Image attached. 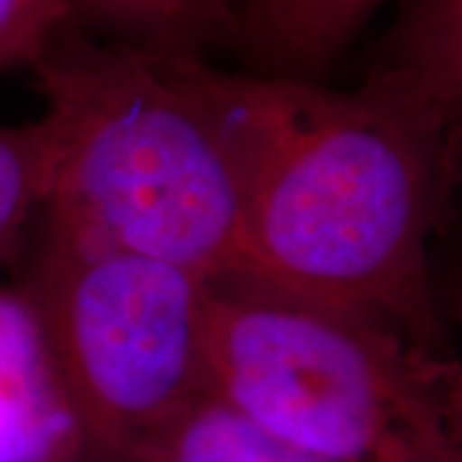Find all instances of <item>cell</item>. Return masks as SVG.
Listing matches in <instances>:
<instances>
[{"label":"cell","mask_w":462,"mask_h":462,"mask_svg":"<svg viewBox=\"0 0 462 462\" xmlns=\"http://www.w3.org/2000/svg\"><path fill=\"white\" fill-rule=\"evenodd\" d=\"M80 32L134 50L208 60L231 47L234 0H67Z\"/></svg>","instance_id":"obj_7"},{"label":"cell","mask_w":462,"mask_h":462,"mask_svg":"<svg viewBox=\"0 0 462 462\" xmlns=\"http://www.w3.org/2000/svg\"><path fill=\"white\" fill-rule=\"evenodd\" d=\"M216 85L245 190L229 282L373 316L449 352L430 264L455 185L442 114L380 67L346 90L218 67Z\"/></svg>","instance_id":"obj_1"},{"label":"cell","mask_w":462,"mask_h":462,"mask_svg":"<svg viewBox=\"0 0 462 462\" xmlns=\"http://www.w3.org/2000/svg\"><path fill=\"white\" fill-rule=\"evenodd\" d=\"M455 324L460 334V349L452 352V383H449V434H452V462H462V288L455 300Z\"/></svg>","instance_id":"obj_12"},{"label":"cell","mask_w":462,"mask_h":462,"mask_svg":"<svg viewBox=\"0 0 462 462\" xmlns=\"http://www.w3.org/2000/svg\"><path fill=\"white\" fill-rule=\"evenodd\" d=\"M449 162H452V180L462 182V129L449 132Z\"/></svg>","instance_id":"obj_13"},{"label":"cell","mask_w":462,"mask_h":462,"mask_svg":"<svg viewBox=\"0 0 462 462\" xmlns=\"http://www.w3.org/2000/svg\"><path fill=\"white\" fill-rule=\"evenodd\" d=\"M50 160V126L42 116L0 124V263L16 249L33 216H42Z\"/></svg>","instance_id":"obj_10"},{"label":"cell","mask_w":462,"mask_h":462,"mask_svg":"<svg viewBox=\"0 0 462 462\" xmlns=\"http://www.w3.org/2000/svg\"><path fill=\"white\" fill-rule=\"evenodd\" d=\"M83 421L29 291H0V462H85Z\"/></svg>","instance_id":"obj_5"},{"label":"cell","mask_w":462,"mask_h":462,"mask_svg":"<svg viewBox=\"0 0 462 462\" xmlns=\"http://www.w3.org/2000/svg\"><path fill=\"white\" fill-rule=\"evenodd\" d=\"M449 383L385 321L216 282L211 393L319 462H452Z\"/></svg>","instance_id":"obj_3"},{"label":"cell","mask_w":462,"mask_h":462,"mask_svg":"<svg viewBox=\"0 0 462 462\" xmlns=\"http://www.w3.org/2000/svg\"><path fill=\"white\" fill-rule=\"evenodd\" d=\"M26 291L80 413L88 460L142 462L211 393L214 281L124 249L42 236Z\"/></svg>","instance_id":"obj_4"},{"label":"cell","mask_w":462,"mask_h":462,"mask_svg":"<svg viewBox=\"0 0 462 462\" xmlns=\"http://www.w3.org/2000/svg\"><path fill=\"white\" fill-rule=\"evenodd\" d=\"M32 72L51 139L42 236L229 282L245 190L216 67L72 26Z\"/></svg>","instance_id":"obj_2"},{"label":"cell","mask_w":462,"mask_h":462,"mask_svg":"<svg viewBox=\"0 0 462 462\" xmlns=\"http://www.w3.org/2000/svg\"><path fill=\"white\" fill-rule=\"evenodd\" d=\"M385 0H245L231 50L247 72L324 80Z\"/></svg>","instance_id":"obj_6"},{"label":"cell","mask_w":462,"mask_h":462,"mask_svg":"<svg viewBox=\"0 0 462 462\" xmlns=\"http://www.w3.org/2000/svg\"><path fill=\"white\" fill-rule=\"evenodd\" d=\"M142 462H319L208 393L149 447Z\"/></svg>","instance_id":"obj_9"},{"label":"cell","mask_w":462,"mask_h":462,"mask_svg":"<svg viewBox=\"0 0 462 462\" xmlns=\"http://www.w3.org/2000/svg\"><path fill=\"white\" fill-rule=\"evenodd\" d=\"M373 67L409 83L462 129V0H406Z\"/></svg>","instance_id":"obj_8"},{"label":"cell","mask_w":462,"mask_h":462,"mask_svg":"<svg viewBox=\"0 0 462 462\" xmlns=\"http://www.w3.org/2000/svg\"><path fill=\"white\" fill-rule=\"evenodd\" d=\"M72 26L67 0H0V75L33 69Z\"/></svg>","instance_id":"obj_11"}]
</instances>
